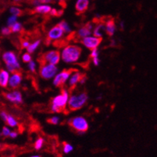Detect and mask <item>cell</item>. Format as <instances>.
<instances>
[{
  "label": "cell",
  "instance_id": "cell-25",
  "mask_svg": "<svg viewBox=\"0 0 157 157\" xmlns=\"http://www.w3.org/2000/svg\"><path fill=\"white\" fill-rule=\"evenodd\" d=\"M44 145V139L42 138H39L36 140L35 143V148L36 150H40Z\"/></svg>",
  "mask_w": 157,
  "mask_h": 157
},
{
  "label": "cell",
  "instance_id": "cell-33",
  "mask_svg": "<svg viewBox=\"0 0 157 157\" xmlns=\"http://www.w3.org/2000/svg\"><path fill=\"white\" fill-rule=\"evenodd\" d=\"M0 116H1V118H2V121H3L4 122H6L9 115H8V114H7L5 111H2V112H1V114H0Z\"/></svg>",
  "mask_w": 157,
  "mask_h": 157
},
{
  "label": "cell",
  "instance_id": "cell-44",
  "mask_svg": "<svg viewBox=\"0 0 157 157\" xmlns=\"http://www.w3.org/2000/svg\"><path fill=\"white\" fill-rule=\"evenodd\" d=\"M31 157H41V156H40V155H32V156Z\"/></svg>",
  "mask_w": 157,
  "mask_h": 157
},
{
  "label": "cell",
  "instance_id": "cell-29",
  "mask_svg": "<svg viewBox=\"0 0 157 157\" xmlns=\"http://www.w3.org/2000/svg\"><path fill=\"white\" fill-rule=\"evenodd\" d=\"M28 68H29V70L32 73L35 72V70H36V63H35V61L31 60V62L28 63Z\"/></svg>",
  "mask_w": 157,
  "mask_h": 157
},
{
  "label": "cell",
  "instance_id": "cell-26",
  "mask_svg": "<svg viewBox=\"0 0 157 157\" xmlns=\"http://www.w3.org/2000/svg\"><path fill=\"white\" fill-rule=\"evenodd\" d=\"M10 28L11 30H12L13 33H17L20 32V31L22 30V25H21V23L17 22L14 25H13Z\"/></svg>",
  "mask_w": 157,
  "mask_h": 157
},
{
  "label": "cell",
  "instance_id": "cell-27",
  "mask_svg": "<svg viewBox=\"0 0 157 157\" xmlns=\"http://www.w3.org/2000/svg\"><path fill=\"white\" fill-rule=\"evenodd\" d=\"M74 149V147L69 143H64L63 144V152L66 154H68L71 152Z\"/></svg>",
  "mask_w": 157,
  "mask_h": 157
},
{
  "label": "cell",
  "instance_id": "cell-41",
  "mask_svg": "<svg viewBox=\"0 0 157 157\" xmlns=\"http://www.w3.org/2000/svg\"><path fill=\"white\" fill-rule=\"evenodd\" d=\"M23 1H24V0H13V2H15V3H19V2H23Z\"/></svg>",
  "mask_w": 157,
  "mask_h": 157
},
{
  "label": "cell",
  "instance_id": "cell-42",
  "mask_svg": "<svg viewBox=\"0 0 157 157\" xmlns=\"http://www.w3.org/2000/svg\"><path fill=\"white\" fill-rule=\"evenodd\" d=\"M56 2H59V3H63V2H64L66 1V0H55Z\"/></svg>",
  "mask_w": 157,
  "mask_h": 157
},
{
  "label": "cell",
  "instance_id": "cell-38",
  "mask_svg": "<svg viewBox=\"0 0 157 157\" xmlns=\"http://www.w3.org/2000/svg\"><path fill=\"white\" fill-rule=\"evenodd\" d=\"M18 134L17 132H16V131H11L10 135V137L11 138H16L17 137Z\"/></svg>",
  "mask_w": 157,
  "mask_h": 157
},
{
  "label": "cell",
  "instance_id": "cell-6",
  "mask_svg": "<svg viewBox=\"0 0 157 157\" xmlns=\"http://www.w3.org/2000/svg\"><path fill=\"white\" fill-rule=\"evenodd\" d=\"M58 67L56 65L49 63H42L40 67V75L45 80L51 79L56 76Z\"/></svg>",
  "mask_w": 157,
  "mask_h": 157
},
{
  "label": "cell",
  "instance_id": "cell-15",
  "mask_svg": "<svg viewBox=\"0 0 157 157\" xmlns=\"http://www.w3.org/2000/svg\"><path fill=\"white\" fill-rule=\"evenodd\" d=\"M83 75L84 74H81L78 71H77L76 72L71 75V78H70L69 79V84H68V85H69V87L71 88V89H74V88L76 87L77 84L81 81Z\"/></svg>",
  "mask_w": 157,
  "mask_h": 157
},
{
  "label": "cell",
  "instance_id": "cell-16",
  "mask_svg": "<svg viewBox=\"0 0 157 157\" xmlns=\"http://www.w3.org/2000/svg\"><path fill=\"white\" fill-rule=\"evenodd\" d=\"M52 10V8L51 7V6L43 3L38 6H35L34 9V12L39 14H49Z\"/></svg>",
  "mask_w": 157,
  "mask_h": 157
},
{
  "label": "cell",
  "instance_id": "cell-22",
  "mask_svg": "<svg viewBox=\"0 0 157 157\" xmlns=\"http://www.w3.org/2000/svg\"><path fill=\"white\" fill-rule=\"evenodd\" d=\"M58 25H59V26L60 27V28H62L64 32L70 33L71 31V27L69 26V24H68L66 22V21H61V22H59V24H58Z\"/></svg>",
  "mask_w": 157,
  "mask_h": 157
},
{
  "label": "cell",
  "instance_id": "cell-45",
  "mask_svg": "<svg viewBox=\"0 0 157 157\" xmlns=\"http://www.w3.org/2000/svg\"><path fill=\"white\" fill-rule=\"evenodd\" d=\"M41 1L42 2V3H44V1H45V0H41Z\"/></svg>",
  "mask_w": 157,
  "mask_h": 157
},
{
  "label": "cell",
  "instance_id": "cell-11",
  "mask_svg": "<svg viewBox=\"0 0 157 157\" xmlns=\"http://www.w3.org/2000/svg\"><path fill=\"white\" fill-rule=\"evenodd\" d=\"M4 96L10 102H12L13 103L21 104L23 102L22 95L19 91H17V90L13 91V92H6L4 94Z\"/></svg>",
  "mask_w": 157,
  "mask_h": 157
},
{
  "label": "cell",
  "instance_id": "cell-2",
  "mask_svg": "<svg viewBox=\"0 0 157 157\" xmlns=\"http://www.w3.org/2000/svg\"><path fill=\"white\" fill-rule=\"evenodd\" d=\"M69 92L63 88L61 94L53 98L51 102V110L53 113H61L66 110V107L69 101Z\"/></svg>",
  "mask_w": 157,
  "mask_h": 157
},
{
  "label": "cell",
  "instance_id": "cell-20",
  "mask_svg": "<svg viewBox=\"0 0 157 157\" xmlns=\"http://www.w3.org/2000/svg\"><path fill=\"white\" fill-rule=\"evenodd\" d=\"M40 44H41V40H37V41H35L34 43L31 44V45H29V47L27 48V50H28V53H30V54L33 53V52H35L37 48H38V47L39 46Z\"/></svg>",
  "mask_w": 157,
  "mask_h": 157
},
{
  "label": "cell",
  "instance_id": "cell-24",
  "mask_svg": "<svg viewBox=\"0 0 157 157\" xmlns=\"http://www.w3.org/2000/svg\"><path fill=\"white\" fill-rule=\"evenodd\" d=\"M17 22V17H16V16L12 15L11 17H10L7 20V25L9 28H11L13 25L16 24V23Z\"/></svg>",
  "mask_w": 157,
  "mask_h": 157
},
{
  "label": "cell",
  "instance_id": "cell-34",
  "mask_svg": "<svg viewBox=\"0 0 157 157\" xmlns=\"http://www.w3.org/2000/svg\"><path fill=\"white\" fill-rule=\"evenodd\" d=\"M91 57L92 59L93 58H95V57H98V51L97 48H95L93 50H92V52H91Z\"/></svg>",
  "mask_w": 157,
  "mask_h": 157
},
{
  "label": "cell",
  "instance_id": "cell-40",
  "mask_svg": "<svg viewBox=\"0 0 157 157\" xmlns=\"http://www.w3.org/2000/svg\"><path fill=\"white\" fill-rule=\"evenodd\" d=\"M86 80H87L86 75H85V74H84L83 77H82V78H81V81H80V83H81V85H83V84L85 83V81H86Z\"/></svg>",
  "mask_w": 157,
  "mask_h": 157
},
{
  "label": "cell",
  "instance_id": "cell-9",
  "mask_svg": "<svg viewBox=\"0 0 157 157\" xmlns=\"http://www.w3.org/2000/svg\"><path fill=\"white\" fill-rule=\"evenodd\" d=\"M102 41V38H98V37H86L81 40V42L88 49L93 50L95 48L100 45L101 42Z\"/></svg>",
  "mask_w": 157,
  "mask_h": 157
},
{
  "label": "cell",
  "instance_id": "cell-10",
  "mask_svg": "<svg viewBox=\"0 0 157 157\" xmlns=\"http://www.w3.org/2000/svg\"><path fill=\"white\" fill-rule=\"evenodd\" d=\"M64 31L57 24L56 26L53 27L48 33V42L53 40H58L62 38L64 35Z\"/></svg>",
  "mask_w": 157,
  "mask_h": 157
},
{
  "label": "cell",
  "instance_id": "cell-12",
  "mask_svg": "<svg viewBox=\"0 0 157 157\" xmlns=\"http://www.w3.org/2000/svg\"><path fill=\"white\" fill-rule=\"evenodd\" d=\"M93 26H92V24L91 23H88L86 25L81 28L78 32L76 33V35L75 36L77 37L78 39H81V41L83 38H86V37H88V35H90L92 34V30Z\"/></svg>",
  "mask_w": 157,
  "mask_h": 157
},
{
  "label": "cell",
  "instance_id": "cell-28",
  "mask_svg": "<svg viewBox=\"0 0 157 157\" xmlns=\"http://www.w3.org/2000/svg\"><path fill=\"white\" fill-rule=\"evenodd\" d=\"M48 122L52 124H58L59 122V118L58 117H52L48 120Z\"/></svg>",
  "mask_w": 157,
  "mask_h": 157
},
{
  "label": "cell",
  "instance_id": "cell-43",
  "mask_svg": "<svg viewBox=\"0 0 157 157\" xmlns=\"http://www.w3.org/2000/svg\"><path fill=\"white\" fill-rule=\"evenodd\" d=\"M121 28H122V29L124 28V23H123V22L121 24Z\"/></svg>",
  "mask_w": 157,
  "mask_h": 157
},
{
  "label": "cell",
  "instance_id": "cell-19",
  "mask_svg": "<svg viewBox=\"0 0 157 157\" xmlns=\"http://www.w3.org/2000/svg\"><path fill=\"white\" fill-rule=\"evenodd\" d=\"M104 32H105V23H100V24H98V25L95 27V29H94L93 35H95V37L102 38Z\"/></svg>",
  "mask_w": 157,
  "mask_h": 157
},
{
  "label": "cell",
  "instance_id": "cell-1",
  "mask_svg": "<svg viewBox=\"0 0 157 157\" xmlns=\"http://www.w3.org/2000/svg\"><path fill=\"white\" fill-rule=\"evenodd\" d=\"M81 48L78 45H67L63 49L61 58L67 63H74L79 59L81 55Z\"/></svg>",
  "mask_w": 157,
  "mask_h": 157
},
{
  "label": "cell",
  "instance_id": "cell-18",
  "mask_svg": "<svg viewBox=\"0 0 157 157\" xmlns=\"http://www.w3.org/2000/svg\"><path fill=\"white\" fill-rule=\"evenodd\" d=\"M10 76L9 72L5 70H2L0 72V85L2 88H6L9 85Z\"/></svg>",
  "mask_w": 157,
  "mask_h": 157
},
{
  "label": "cell",
  "instance_id": "cell-7",
  "mask_svg": "<svg viewBox=\"0 0 157 157\" xmlns=\"http://www.w3.org/2000/svg\"><path fill=\"white\" fill-rule=\"evenodd\" d=\"M77 70L75 69H68L63 70L59 74H56L53 80V85L55 87H62L65 85V83L70 79L71 76L74 72H76Z\"/></svg>",
  "mask_w": 157,
  "mask_h": 157
},
{
  "label": "cell",
  "instance_id": "cell-32",
  "mask_svg": "<svg viewBox=\"0 0 157 157\" xmlns=\"http://www.w3.org/2000/svg\"><path fill=\"white\" fill-rule=\"evenodd\" d=\"M11 131L9 128H7V127H3L2 130V135H3L4 137H8L10 136V135Z\"/></svg>",
  "mask_w": 157,
  "mask_h": 157
},
{
  "label": "cell",
  "instance_id": "cell-21",
  "mask_svg": "<svg viewBox=\"0 0 157 157\" xmlns=\"http://www.w3.org/2000/svg\"><path fill=\"white\" fill-rule=\"evenodd\" d=\"M10 12L12 15L16 16V17H20V16L22 15L23 12L21 9H20L19 7L17 6H12L10 9Z\"/></svg>",
  "mask_w": 157,
  "mask_h": 157
},
{
  "label": "cell",
  "instance_id": "cell-4",
  "mask_svg": "<svg viewBox=\"0 0 157 157\" xmlns=\"http://www.w3.org/2000/svg\"><path fill=\"white\" fill-rule=\"evenodd\" d=\"M2 59L6 66V69L9 72L15 73L21 68V65L17 57L13 52H6L2 56Z\"/></svg>",
  "mask_w": 157,
  "mask_h": 157
},
{
  "label": "cell",
  "instance_id": "cell-37",
  "mask_svg": "<svg viewBox=\"0 0 157 157\" xmlns=\"http://www.w3.org/2000/svg\"><path fill=\"white\" fill-rule=\"evenodd\" d=\"M58 12H59V10H56V9H52V10H51L49 15L50 16H57V17H58Z\"/></svg>",
  "mask_w": 157,
  "mask_h": 157
},
{
  "label": "cell",
  "instance_id": "cell-36",
  "mask_svg": "<svg viewBox=\"0 0 157 157\" xmlns=\"http://www.w3.org/2000/svg\"><path fill=\"white\" fill-rule=\"evenodd\" d=\"M30 45H31V44H30L29 42H28V41H23L22 42L23 48H28Z\"/></svg>",
  "mask_w": 157,
  "mask_h": 157
},
{
  "label": "cell",
  "instance_id": "cell-39",
  "mask_svg": "<svg viewBox=\"0 0 157 157\" xmlns=\"http://www.w3.org/2000/svg\"><path fill=\"white\" fill-rule=\"evenodd\" d=\"M92 61H93V63L95 66H98V64H99V59H98V57L93 58V59H92Z\"/></svg>",
  "mask_w": 157,
  "mask_h": 157
},
{
  "label": "cell",
  "instance_id": "cell-13",
  "mask_svg": "<svg viewBox=\"0 0 157 157\" xmlns=\"http://www.w3.org/2000/svg\"><path fill=\"white\" fill-rule=\"evenodd\" d=\"M22 81V74L20 71L13 73L12 76L10 78L9 86L13 89H15L20 86Z\"/></svg>",
  "mask_w": 157,
  "mask_h": 157
},
{
  "label": "cell",
  "instance_id": "cell-3",
  "mask_svg": "<svg viewBox=\"0 0 157 157\" xmlns=\"http://www.w3.org/2000/svg\"><path fill=\"white\" fill-rule=\"evenodd\" d=\"M88 98V96L86 92L71 95L68 101V109L71 111H75L81 109L86 103Z\"/></svg>",
  "mask_w": 157,
  "mask_h": 157
},
{
  "label": "cell",
  "instance_id": "cell-30",
  "mask_svg": "<svg viewBox=\"0 0 157 157\" xmlns=\"http://www.w3.org/2000/svg\"><path fill=\"white\" fill-rule=\"evenodd\" d=\"M22 60L24 63H30L31 61V56L30 55V53L27 52V53H24L22 56Z\"/></svg>",
  "mask_w": 157,
  "mask_h": 157
},
{
  "label": "cell",
  "instance_id": "cell-31",
  "mask_svg": "<svg viewBox=\"0 0 157 157\" xmlns=\"http://www.w3.org/2000/svg\"><path fill=\"white\" fill-rule=\"evenodd\" d=\"M1 32H2V35H10L12 33V30L9 27H6V28H2Z\"/></svg>",
  "mask_w": 157,
  "mask_h": 157
},
{
  "label": "cell",
  "instance_id": "cell-35",
  "mask_svg": "<svg viewBox=\"0 0 157 157\" xmlns=\"http://www.w3.org/2000/svg\"><path fill=\"white\" fill-rule=\"evenodd\" d=\"M31 4L35 6H38L43 4L41 0H31Z\"/></svg>",
  "mask_w": 157,
  "mask_h": 157
},
{
  "label": "cell",
  "instance_id": "cell-23",
  "mask_svg": "<svg viewBox=\"0 0 157 157\" xmlns=\"http://www.w3.org/2000/svg\"><path fill=\"white\" fill-rule=\"evenodd\" d=\"M7 124L9 125L10 127H12V128H15L16 126H17L18 123L17 121H16L15 118L13 117V116L11 115H9V117H8V119H7Z\"/></svg>",
  "mask_w": 157,
  "mask_h": 157
},
{
  "label": "cell",
  "instance_id": "cell-8",
  "mask_svg": "<svg viewBox=\"0 0 157 157\" xmlns=\"http://www.w3.org/2000/svg\"><path fill=\"white\" fill-rule=\"evenodd\" d=\"M60 60V52L57 50H51L45 52L41 59V62L42 61V63H49L56 65L59 63Z\"/></svg>",
  "mask_w": 157,
  "mask_h": 157
},
{
  "label": "cell",
  "instance_id": "cell-14",
  "mask_svg": "<svg viewBox=\"0 0 157 157\" xmlns=\"http://www.w3.org/2000/svg\"><path fill=\"white\" fill-rule=\"evenodd\" d=\"M89 0H77L75 3V10L79 14L86 12L89 6Z\"/></svg>",
  "mask_w": 157,
  "mask_h": 157
},
{
  "label": "cell",
  "instance_id": "cell-5",
  "mask_svg": "<svg viewBox=\"0 0 157 157\" xmlns=\"http://www.w3.org/2000/svg\"><path fill=\"white\" fill-rule=\"evenodd\" d=\"M68 124L79 135L85 133L88 129V121L82 117H76L72 118L68 121Z\"/></svg>",
  "mask_w": 157,
  "mask_h": 157
},
{
  "label": "cell",
  "instance_id": "cell-17",
  "mask_svg": "<svg viewBox=\"0 0 157 157\" xmlns=\"http://www.w3.org/2000/svg\"><path fill=\"white\" fill-rule=\"evenodd\" d=\"M105 33L109 36H112L114 35L116 31V24L113 19H109L105 21Z\"/></svg>",
  "mask_w": 157,
  "mask_h": 157
}]
</instances>
